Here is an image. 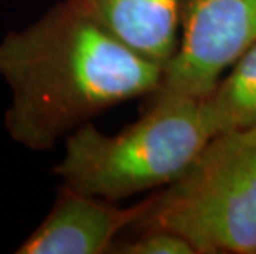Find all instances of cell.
Listing matches in <instances>:
<instances>
[{
  "instance_id": "1",
  "label": "cell",
  "mask_w": 256,
  "mask_h": 254,
  "mask_svg": "<svg viewBox=\"0 0 256 254\" xmlns=\"http://www.w3.org/2000/svg\"><path fill=\"white\" fill-rule=\"evenodd\" d=\"M162 71L73 0H60L0 38L5 131L26 149L50 150L102 112L152 94Z\"/></svg>"
},
{
  "instance_id": "2",
  "label": "cell",
  "mask_w": 256,
  "mask_h": 254,
  "mask_svg": "<svg viewBox=\"0 0 256 254\" xmlns=\"http://www.w3.org/2000/svg\"><path fill=\"white\" fill-rule=\"evenodd\" d=\"M139 121L108 136L92 122L64 139L53 167L62 183L111 202L162 190L187 172L215 139L204 99H147Z\"/></svg>"
},
{
  "instance_id": "3",
  "label": "cell",
  "mask_w": 256,
  "mask_h": 254,
  "mask_svg": "<svg viewBox=\"0 0 256 254\" xmlns=\"http://www.w3.org/2000/svg\"><path fill=\"white\" fill-rule=\"evenodd\" d=\"M150 197L130 230L178 231L200 254H254L256 124L212 139L177 182Z\"/></svg>"
},
{
  "instance_id": "4",
  "label": "cell",
  "mask_w": 256,
  "mask_h": 254,
  "mask_svg": "<svg viewBox=\"0 0 256 254\" xmlns=\"http://www.w3.org/2000/svg\"><path fill=\"white\" fill-rule=\"evenodd\" d=\"M254 43L256 0H180L177 50L147 98H208Z\"/></svg>"
},
{
  "instance_id": "5",
  "label": "cell",
  "mask_w": 256,
  "mask_h": 254,
  "mask_svg": "<svg viewBox=\"0 0 256 254\" xmlns=\"http://www.w3.org/2000/svg\"><path fill=\"white\" fill-rule=\"evenodd\" d=\"M152 197L122 208L111 200L88 195L60 183L52 210L17 254H106L124 231L150 210Z\"/></svg>"
},
{
  "instance_id": "6",
  "label": "cell",
  "mask_w": 256,
  "mask_h": 254,
  "mask_svg": "<svg viewBox=\"0 0 256 254\" xmlns=\"http://www.w3.org/2000/svg\"><path fill=\"white\" fill-rule=\"evenodd\" d=\"M134 51L159 63L170 61L178 43L180 0H73Z\"/></svg>"
},
{
  "instance_id": "7",
  "label": "cell",
  "mask_w": 256,
  "mask_h": 254,
  "mask_svg": "<svg viewBox=\"0 0 256 254\" xmlns=\"http://www.w3.org/2000/svg\"><path fill=\"white\" fill-rule=\"evenodd\" d=\"M214 136L242 131L256 124V43L204 99Z\"/></svg>"
},
{
  "instance_id": "8",
  "label": "cell",
  "mask_w": 256,
  "mask_h": 254,
  "mask_svg": "<svg viewBox=\"0 0 256 254\" xmlns=\"http://www.w3.org/2000/svg\"><path fill=\"white\" fill-rule=\"evenodd\" d=\"M112 254H200L197 246L178 231L168 228H138V235L119 238Z\"/></svg>"
}]
</instances>
